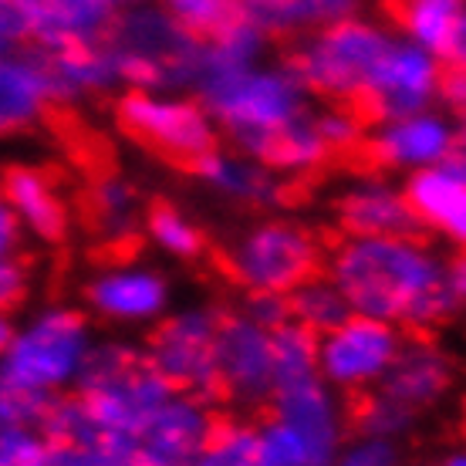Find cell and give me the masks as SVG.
Segmentation results:
<instances>
[{"label":"cell","mask_w":466,"mask_h":466,"mask_svg":"<svg viewBox=\"0 0 466 466\" xmlns=\"http://www.w3.org/2000/svg\"><path fill=\"white\" fill-rule=\"evenodd\" d=\"M193 173L210 187V193L223 197L227 203L247 207V210H278L291 197L288 176L274 173L268 163H260L240 149H213L210 156H203L193 166Z\"/></svg>","instance_id":"21"},{"label":"cell","mask_w":466,"mask_h":466,"mask_svg":"<svg viewBox=\"0 0 466 466\" xmlns=\"http://www.w3.org/2000/svg\"><path fill=\"white\" fill-rule=\"evenodd\" d=\"M220 321L223 311L210 304H189L166 315L149 335L146 355L176 392H189L210 402L220 396V372H217Z\"/></svg>","instance_id":"9"},{"label":"cell","mask_w":466,"mask_h":466,"mask_svg":"<svg viewBox=\"0 0 466 466\" xmlns=\"http://www.w3.org/2000/svg\"><path fill=\"white\" fill-rule=\"evenodd\" d=\"M27 27V47H61L106 41L128 0H7Z\"/></svg>","instance_id":"17"},{"label":"cell","mask_w":466,"mask_h":466,"mask_svg":"<svg viewBox=\"0 0 466 466\" xmlns=\"http://www.w3.org/2000/svg\"><path fill=\"white\" fill-rule=\"evenodd\" d=\"M335 220L345 237H412L422 227L406 187L382 173L355 176L335 199Z\"/></svg>","instance_id":"18"},{"label":"cell","mask_w":466,"mask_h":466,"mask_svg":"<svg viewBox=\"0 0 466 466\" xmlns=\"http://www.w3.org/2000/svg\"><path fill=\"white\" fill-rule=\"evenodd\" d=\"M291 301V318L301 328H308L311 335H328L339 325H345L355 311H351L349 298L341 294V288L328 274H318V278L304 280L298 291L288 294Z\"/></svg>","instance_id":"29"},{"label":"cell","mask_w":466,"mask_h":466,"mask_svg":"<svg viewBox=\"0 0 466 466\" xmlns=\"http://www.w3.org/2000/svg\"><path fill=\"white\" fill-rule=\"evenodd\" d=\"M361 4L365 0H240V17L257 24L268 37H304L355 17Z\"/></svg>","instance_id":"25"},{"label":"cell","mask_w":466,"mask_h":466,"mask_svg":"<svg viewBox=\"0 0 466 466\" xmlns=\"http://www.w3.org/2000/svg\"><path fill=\"white\" fill-rule=\"evenodd\" d=\"M4 207L21 220L24 233L45 244H61L68 233V207L55 179L37 166H11L4 176Z\"/></svg>","instance_id":"22"},{"label":"cell","mask_w":466,"mask_h":466,"mask_svg":"<svg viewBox=\"0 0 466 466\" xmlns=\"http://www.w3.org/2000/svg\"><path fill=\"white\" fill-rule=\"evenodd\" d=\"M45 55L51 78H55L58 106H78L85 98H98V95L122 88V71H118L108 41L61 47V51H45Z\"/></svg>","instance_id":"24"},{"label":"cell","mask_w":466,"mask_h":466,"mask_svg":"<svg viewBox=\"0 0 466 466\" xmlns=\"http://www.w3.org/2000/svg\"><path fill=\"white\" fill-rule=\"evenodd\" d=\"M450 65L456 68H466V17H463V27H460V37H456V47H453V58Z\"/></svg>","instance_id":"47"},{"label":"cell","mask_w":466,"mask_h":466,"mask_svg":"<svg viewBox=\"0 0 466 466\" xmlns=\"http://www.w3.org/2000/svg\"><path fill=\"white\" fill-rule=\"evenodd\" d=\"M436 466H466V450H453V453L443 456Z\"/></svg>","instance_id":"48"},{"label":"cell","mask_w":466,"mask_h":466,"mask_svg":"<svg viewBox=\"0 0 466 466\" xmlns=\"http://www.w3.org/2000/svg\"><path fill=\"white\" fill-rule=\"evenodd\" d=\"M453 382H456L453 359H450L436 341L406 339L402 355L396 359L392 372L385 375V382L379 385L375 392L420 420L422 412L436 409L450 396Z\"/></svg>","instance_id":"19"},{"label":"cell","mask_w":466,"mask_h":466,"mask_svg":"<svg viewBox=\"0 0 466 466\" xmlns=\"http://www.w3.org/2000/svg\"><path fill=\"white\" fill-rule=\"evenodd\" d=\"M41 430L55 440L58 446H82V450H98V426H95L92 412L85 406V399L58 396L47 409V420ZM102 453V450H98Z\"/></svg>","instance_id":"33"},{"label":"cell","mask_w":466,"mask_h":466,"mask_svg":"<svg viewBox=\"0 0 466 466\" xmlns=\"http://www.w3.org/2000/svg\"><path fill=\"white\" fill-rule=\"evenodd\" d=\"M331 466H406V453H402V446L396 440L359 432L355 440L345 443V450Z\"/></svg>","instance_id":"39"},{"label":"cell","mask_w":466,"mask_h":466,"mask_svg":"<svg viewBox=\"0 0 466 466\" xmlns=\"http://www.w3.org/2000/svg\"><path fill=\"white\" fill-rule=\"evenodd\" d=\"M460 139V122L440 108L392 122H375L365 136V156L382 173H420L446 163Z\"/></svg>","instance_id":"13"},{"label":"cell","mask_w":466,"mask_h":466,"mask_svg":"<svg viewBox=\"0 0 466 466\" xmlns=\"http://www.w3.org/2000/svg\"><path fill=\"white\" fill-rule=\"evenodd\" d=\"M98 426V450L132 460L142 426L173 399V385L156 372L146 351L128 341H95L78 389Z\"/></svg>","instance_id":"4"},{"label":"cell","mask_w":466,"mask_h":466,"mask_svg":"<svg viewBox=\"0 0 466 466\" xmlns=\"http://www.w3.org/2000/svg\"><path fill=\"white\" fill-rule=\"evenodd\" d=\"M233 149L257 156L264 142L311 112V92L291 61H260L250 68H199L197 88Z\"/></svg>","instance_id":"3"},{"label":"cell","mask_w":466,"mask_h":466,"mask_svg":"<svg viewBox=\"0 0 466 466\" xmlns=\"http://www.w3.org/2000/svg\"><path fill=\"white\" fill-rule=\"evenodd\" d=\"M406 197L422 227L466 250V183L450 163L420 169L406 179Z\"/></svg>","instance_id":"23"},{"label":"cell","mask_w":466,"mask_h":466,"mask_svg":"<svg viewBox=\"0 0 466 466\" xmlns=\"http://www.w3.org/2000/svg\"><path fill=\"white\" fill-rule=\"evenodd\" d=\"M108 47L128 92H193L203 68V41L183 31L156 4H132L118 14Z\"/></svg>","instance_id":"5"},{"label":"cell","mask_w":466,"mask_h":466,"mask_svg":"<svg viewBox=\"0 0 466 466\" xmlns=\"http://www.w3.org/2000/svg\"><path fill=\"white\" fill-rule=\"evenodd\" d=\"M55 399L37 392H0V426H27L41 430L47 420V409Z\"/></svg>","instance_id":"40"},{"label":"cell","mask_w":466,"mask_h":466,"mask_svg":"<svg viewBox=\"0 0 466 466\" xmlns=\"http://www.w3.org/2000/svg\"><path fill=\"white\" fill-rule=\"evenodd\" d=\"M220 430L210 399L173 392L146 426L132 446L136 466H197L203 450Z\"/></svg>","instance_id":"14"},{"label":"cell","mask_w":466,"mask_h":466,"mask_svg":"<svg viewBox=\"0 0 466 466\" xmlns=\"http://www.w3.org/2000/svg\"><path fill=\"white\" fill-rule=\"evenodd\" d=\"M311 375H321V369H318V335H311L298 321L278 328L274 331V379H278V389L311 379Z\"/></svg>","instance_id":"32"},{"label":"cell","mask_w":466,"mask_h":466,"mask_svg":"<svg viewBox=\"0 0 466 466\" xmlns=\"http://www.w3.org/2000/svg\"><path fill=\"white\" fill-rule=\"evenodd\" d=\"M85 304L108 325H159L169 308V280L156 268L118 260L85 284Z\"/></svg>","instance_id":"16"},{"label":"cell","mask_w":466,"mask_h":466,"mask_svg":"<svg viewBox=\"0 0 466 466\" xmlns=\"http://www.w3.org/2000/svg\"><path fill=\"white\" fill-rule=\"evenodd\" d=\"M88 217H92L95 230L112 244H128L139 230V223H146L136 187L126 176L116 173L98 176L88 187Z\"/></svg>","instance_id":"28"},{"label":"cell","mask_w":466,"mask_h":466,"mask_svg":"<svg viewBox=\"0 0 466 466\" xmlns=\"http://www.w3.org/2000/svg\"><path fill=\"white\" fill-rule=\"evenodd\" d=\"M406 349L402 328L379 318L351 315L318 339V369L339 392H375Z\"/></svg>","instance_id":"10"},{"label":"cell","mask_w":466,"mask_h":466,"mask_svg":"<svg viewBox=\"0 0 466 466\" xmlns=\"http://www.w3.org/2000/svg\"><path fill=\"white\" fill-rule=\"evenodd\" d=\"M463 17L466 0H399L396 4V24L402 37L426 47L440 61L453 58Z\"/></svg>","instance_id":"26"},{"label":"cell","mask_w":466,"mask_h":466,"mask_svg":"<svg viewBox=\"0 0 466 466\" xmlns=\"http://www.w3.org/2000/svg\"><path fill=\"white\" fill-rule=\"evenodd\" d=\"M217 372H220V396L233 406L260 409L274 399V331L260 328L240 308L223 311L220 335H217Z\"/></svg>","instance_id":"12"},{"label":"cell","mask_w":466,"mask_h":466,"mask_svg":"<svg viewBox=\"0 0 466 466\" xmlns=\"http://www.w3.org/2000/svg\"><path fill=\"white\" fill-rule=\"evenodd\" d=\"M443 78L446 68L436 55L412 45L409 37H396L382 61L375 65L372 82L361 95V116L372 122H392L416 112H430L443 95Z\"/></svg>","instance_id":"11"},{"label":"cell","mask_w":466,"mask_h":466,"mask_svg":"<svg viewBox=\"0 0 466 466\" xmlns=\"http://www.w3.org/2000/svg\"><path fill=\"white\" fill-rule=\"evenodd\" d=\"M450 288H453L460 308L466 304V250H456L450 257Z\"/></svg>","instance_id":"46"},{"label":"cell","mask_w":466,"mask_h":466,"mask_svg":"<svg viewBox=\"0 0 466 466\" xmlns=\"http://www.w3.org/2000/svg\"><path fill=\"white\" fill-rule=\"evenodd\" d=\"M270 416L288 422L304 443L311 446V453L318 456L321 466L335 463L349 443V409L341 402L339 389L328 385L321 375L274 389Z\"/></svg>","instance_id":"15"},{"label":"cell","mask_w":466,"mask_h":466,"mask_svg":"<svg viewBox=\"0 0 466 466\" xmlns=\"http://www.w3.org/2000/svg\"><path fill=\"white\" fill-rule=\"evenodd\" d=\"M396 35L372 17H349V21L318 27L304 35L291 51L294 71L304 78L308 92L325 98L331 106H355L369 88L375 65L382 61Z\"/></svg>","instance_id":"6"},{"label":"cell","mask_w":466,"mask_h":466,"mask_svg":"<svg viewBox=\"0 0 466 466\" xmlns=\"http://www.w3.org/2000/svg\"><path fill=\"white\" fill-rule=\"evenodd\" d=\"M95 349L92 321L71 304H45L0 325V392L58 399L78 389Z\"/></svg>","instance_id":"2"},{"label":"cell","mask_w":466,"mask_h":466,"mask_svg":"<svg viewBox=\"0 0 466 466\" xmlns=\"http://www.w3.org/2000/svg\"><path fill=\"white\" fill-rule=\"evenodd\" d=\"M142 230H146L156 250H163L176 260H193L207 247L203 230L179 207H169V203H156L152 210H146Z\"/></svg>","instance_id":"31"},{"label":"cell","mask_w":466,"mask_h":466,"mask_svg":"<svg viewBox=\"0 0 466 466\" xmlns=\"http://www.w3.org/2000/svg\"><path fill=\"white\" fill-rule=\"evenodd\" d=\"M27 294V268L21 257H0V301L4 311H11L14 304L24 301Z\"/></svg>","instance_id":"42"},{"label":"cell","mask_w":466,"mask_h":466,"mask_svg":"<svg viewBox=\"0 0 466 466\" xmlns=\"http://www.w3.org/2000/svg\"><path fill=\"white\" fill-rule=\"evenodd\" d=\"M335 152L328 149L325 136L318 128V112H304L301 118H294L291 126H284L274 132L254 159L268 163L274 173L280 176H311L331 159Z\"/></svg>","instance_id":"27"},{"label":"cell","mask_w":466,"mask_h":466,"mask_svg":"<svg viewBox=\"0 0 466 466\" xmlns=\"http://www.w3.org/2000/svg\"><path fill=\"white\" fill-rule=\"evenodd\" d=\"M116 122L128 139L187 169L210 156L220 136L210 108L187 92H126L116 102Z\"/></svg>","instance_id":"8"},{"label":"cell","mask_w":466,"mask_h":466,"mask_svg":"<svg viewBox=\"0 0 466 466\" xmlns=\"http://www.w3.org/2000/svg\"><path fill=\"white\" fill-rule=\"evenodd\" d=\"M325 274L349 298L351 311L399 328L426 331L456 315L450 260L412 237H345L331 247Z\"/></svg>","instance_id":"1"},{"label":"cell","mask_w":466,"mask_h":466,"mask_svg":"<svg viewBox=\"0 0 466 466\" xmlns=\"http://www.w3.org/2000/svg\"><path fill=\"white\" fill-rule=\"evenodd\" d=\"M166 14L183 31H189L199 41H210L240 17V0H159Z\"/></svg>","instance_id":"34"},{"label":"cell","mask_w":466,"mask_h":466,"mask_svg":"<svg viewBox=\"0 0 466 466\" xmlns=\"http://www.w3.org/2000/svg\"><path fill=\"white\" fill-rule=\"evenodd\" d=\"M21 237H24L21 220L4 207L0 210V257H14V250L21 247Z\"/></svg>","instance_id":"45"},{"label":"cell","mask_w":466,"mask_h":466,"mask_svg":"<svg viewBox=\"0 0 466 466\" xmlns=\"http://www.w3.org/2000/svg\"><path fill=\"white\" fill-rule=\"evenodd\" d=\"M416 416L399 409L396 402H389L379 392H369V399L359 406V430L369 432V436H382V440H402L416 430Z\"/></svg>","instance_id":"37"},{"label":"cell","mask_w":466,"mask_h":466,"mask_svg":"<svg viewBox=\"0 0 466 466\" xmlns=\"http://www.w3.org/2000/svg\"><path fill=\"white\" fill-rule=\"evenodd\" d=\"M197 466H264L257 450V426L240 420L220 422V430L203 450Z\"/></svg>","instance_id":"35"},{"label":"cell","mask_w":466,"mask_h":466,"mask_svg":"<svg viewBox=\"0 0 466 466\" xmlns=\"http://www.w3.org/2000/svg\"><path fill=\"white\" fill-rule=\"evenodd\" d=\"M47 466H136V463H132V460H122V456L98 453V450L55 443V453H51V463Z\"/></svg>","instance_id":"43"},{"label":"cell","mask_w":466,"mask_h":466,"mask_svg":"<svg viewBox=\"0 0 466 466\" xmlns=\"http://www.w3.org/2000/svg\"><path fill=\"white\" fill-rule=\"evenodd\" d=\"M268 45L270 37L250 24L247 17H237L227 24L220 35L203 41V68H250L268 61Z\"/></svg>","instance_id":"30"},{"label":"cell","mask_w":466,"mask_h":466,"mask_svg":"<svg viewBox=\"0 0 466 466\" xmlns=\"http://www.w3.org/2000/svg\"><path fill=\"white\" fill-rule=\"evenodd\" d=\"M440 102L450 108V116H453L456 122H466V68H456V65L446 68Z\"/></svg>","instance_id":"44"},{"label":"cell","mask_w":466,"mask_h":466,"mask_svg":"<svg viewBox=\"0 0 466 466\" xmlns=\"http://www.w3.org/2000/svg\"><path fill=\"white\" fill-rule=\"evenodd\" d=\"M58 106L55 78L41 47L4 51L0 61V126L4 132H27Z\"/></svg>","instance_id":"20"},{"label":"cell","mask_w":466,"mask_h":466,"mask_svg":"<svg viewBox=\"0 0 466 466\" xmlns=\"http://www.w3.org/2000/svg\"><path fill=\"white\" fill-rule=\"evenodd\" d=\"M240 311L247 318H254L260 328H268V331H278V328L291 325V301H288V294H247L244 304H240Z\"/></svg>","instance_id":"41"},{"label":"cell","mask_w":466,"mask_h":466,"mask_svg":"<svg viewBox=\"0 0 466 466\" xmlns=\"http://www.w3.org/2000/svg\"><path fill=\"white\" fill-rule=\"evenodd\" d=\"M257 450H260V463L264 466H321L311 446L288 426V422L268 420L257 422Z\"/></svg>","instance_id":"36"},{"label":"cell","mask_w":466,"mask_h":466,"mask_svg":"<svg viewBox=\"0 0 466 466\" xmlns=\"http://www.w3.org/2000/svg\"><path fill=\"white\" fill-rule=\"evenodd\" d=\"M318 128L331 152H355L365 146V116L355 106H328L318 112Z\"/></svg>","instance_id":"38"},{"label":"cell","mask_w":466,"mask_h":466,"mask_svg":"<svg viewBox=\"0 0 466 466\" xmlns=\"http://www.w3.org/2000/svg\"><path fill=\"white\" fill-rule=\"evenodd\" d=\"M325 264L321 240L288 217H260L223 247V270L247 294H291Z\"/></svg>","instance_id":"7"}]
</instances>
